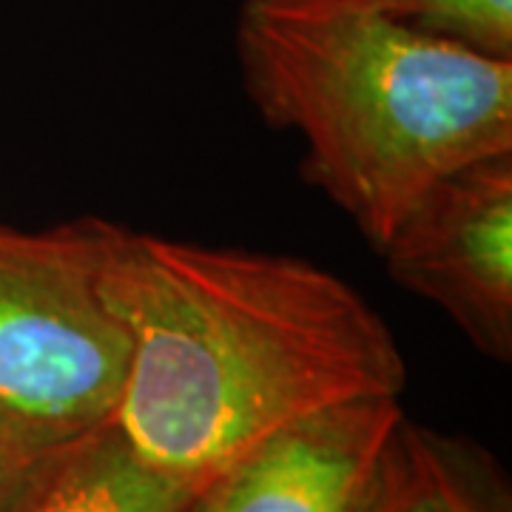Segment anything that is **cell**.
Here are the masks:
<instances>
[{
    "mask_svg": "<svg viewBox=\"0 0 512 512\" xmlns=\"http://www.w3.org/2000/svg\"><path fill=\"white\" fill-rule=\"evenodd\" d=\"M103 288L131 339L111 424L194 490L291 421L407 384L382 316L299 256L120 228Z\"/></svg>",
    "mask_w": 512,
    "mask_h": 512,
    "instance_id": "1",
    "label": "cell"
},
{
    "mask_svg": "<svg viewBox=\"0 0 512 512\" xmlns=\"http://www.w3.org/2000/svg\"><path fill=\"white\" fill-rule=\"evenodd\" d=\"M245 92L305 140L302 171L379 251L456 168L512 151V60L348 9L248 0Z\"/></svg>",
    "mask_w": 512,
    "mask_h": 512,
    "instance_id": "2",
    "label": "cell"
},
{
    "mask_svg": "<svg viewBox=\"0 0 512 512\" xmlns=\"http://www.w3.org/2000/svg\"><path fill=\"white\" fill-rule=\"evenodd\" d=\"M123 225L0 220V416L63 439L114 421L131 339L103 274Z\"/></svg>",
    "mask_w": 512,
    "mask_h": 512,
    "instance_id": "3",
    "label": "cell"
},
{
    "mask_svg": "<svg viewBox=\"0 0 512 512\" xmlns=\"http://www.w3.org/2000/svg\"><path fill=\"white\" fill-rule=\"evenodd\" d=\"M387 274L447 313L493 362L512 359V151L433 183L379 248Z\"/></svg>",
    "mask_w": 512,
    "mask_h": 512,
    "instance_id": "4",
    "label": "cell"
},
{
    "mask_svg": "<svg viewBox=\"0 0 512 512\" xmlns=\"http://www.w3.org/2000/svg\"><path fill=\"white\" fill-rule=\"evenodd\" d=\"M399 399H356L279 427L200 487L185 512H365Z\"/></svg>",
    "mask_w": 512,
    "mask_h": 512,
    "instance_id": "5",
    "label": "cell"
},
{
    "mask_svg": "<svg viewBox=\"0 0 512 512\" xmlns=\"http://www.w3.org/2000/svg\"><path fill=\"white\" fill-rule=\"evenodd\" d=\"M365 512H512L510 481L484 447L402 416Z\"/></svg>",
    "mask_w": 512,
    "mask_h": 512,
    "instance_id": "6",
    "label": "cell"
},
{
    "mask_svg": "<svg viewBox=\"0 0 512 512\" xmlns=\"http://www.w3.org/2000/svg\"><path fill=\"white\" fill-rule=\"evenodd\" d=\"M194 493L106 424L74 439L9 512H185Z\"/></svg>",
    "mask_w": 512,
    "mask_h": 512,
    "instance_id": "7",
    "label": "cell"
},
{
    "mask_svg": "<svg viewBox=\"0 0 512 512\" xmlns=\"http://www.w3.org/2000/svg\"><path fill=\"white\" fill-rule=\"evenodd\" d=\"M293 9H348L512 60V0H274Z\"/></svg>",
    "mask_w": 512,
    "mask_h": 512,
    "instance_id": "8",
    "label": "cell"
},
{
    "mask_svg": "<svg viewBox=\"0 0 512 512\" xmlns=\"http://www.w3.org/2000/svg\"><path fill=\"white\" fill-rule=\"evenodd\" d=\"M72 441L0 416V512L12 510Z\"/></svg>",
    "mask_w": 512,
    "mask_h": 512,
    "instance_id": "9",
    "label": "cell"
}]
</instances>
